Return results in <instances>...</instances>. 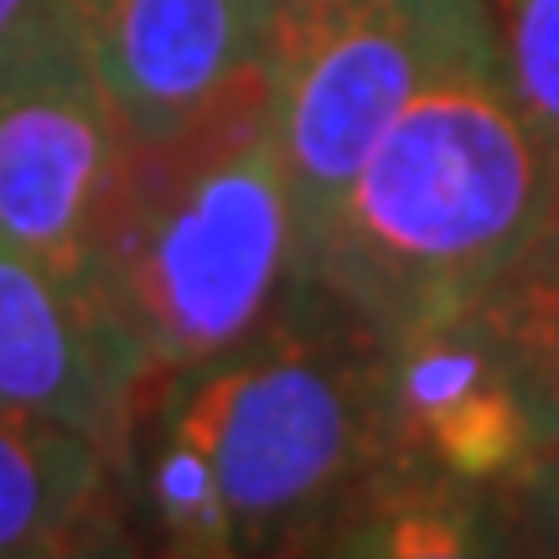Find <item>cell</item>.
I'll list each match as a JSON object with an SVG mask.
<instances>
[{"mask_svg":"<svg viewBox=\"0 0 559 559\" xmlns=\"http://www.w3.org/2000/svg\"><path fill=\"white\" fill-rule=\"evenodd\" d=\"M559 171L508 88L498 32L445 62L362 160L306 280L389 337L472 311L549 218Z\"/></svg>","mask_w":559,"mask_h":559,"instance_id":"6da1fadb","label":"cell"},{"mask_svg":"<svg viewBox=\"0 0 559 559\" xmlns=\"http://www.w3.org/2000/svg\"><path fill=\"white\" fill-rule=\"evenodd\" d=\"M300 285L296 198L264 124V79L187 140L135 145L83 280L140 394L234 353Z\"/></svg>","mask_w":559,"mask_h":559,"instance_id":"7a4b0ae2","label":"cell"},{"mask_svg":"<svg viewBox=\"0 0 559 559\" xmlns=\"http://www.w3.org/2000/svg\"><path fill=\"white\" fill-rule=\"evenodd\" d=\"M213 461L243 559H300L389 445L379 337L300 285L249 342L140 394Z\"/></svg>","mask_w":559,"mask_h":559,"instance_id":"3957f363","label":"cell"},{"mask_svg":"<svg viewBox=\"0 0 559 559\" xmlns=\"http://www.w3.org/2000/svg\"><path fill=\"white\" fill-rule=\"evenodd\" d=\"M492 32V0H275L260 79L264 124L296 198L300 275L389 124Z\"/></svg>","mask_w":559,"mask_h":559,"instance_id":"277c9868","label":"cell"},{"mask_svg":"<svg viewBox=\"0 0 559 559\" xmlns=\"http://www.w3.org/2000/svg\"><path fill=\"white\" fill-rule=\"evenodd\" d=\"M130 156L79 21L0 79V243L83 285Z\"/></svg>","mask_w":559,"mask_h":559,"instance_id":"5b68a950","label":"cell"},{"mask_svg":"<svg viewBox=\"0 0 559 559\" xmlns=\"http://www.w3.org/2000/svg\"><path fill=\"white\" fill-rule=\"evenodd\" d=\"M389 445L440 477L519 498L555 466V440L519 362L472 311L379 337Z\"/></svg>","mask_w":559,"mask_h":559,"instance_id":"8992f818","label":"cell"},{"mask_svg":"<svg viewBox=\"0 0 559 559\" xmlns=\"http://www.w3.org/2000/svg\"><path fill=\"white\" fill-rule=\"evenodd\" d=\"M275 0H79L83 41L135 145L218 120L260 79Z\"/></svg>","mask_w":559,"mask_h":559,"instance_id":"52a82bcc","label":"cell"},{"mask_svg":"<svg viewBox=\"0 0 559 559\" xmlns=\"http://www.w3.org/2000/svg\"><path fill=\"white\" fill-rule=\"evenodd\" d=\"M0 404L73 425L130 466L140 373L83 285L0 243Z\"/></svg>","mask_w":559,"mask_h":559,"instance_id":"ba28073f","label":"cell"},{"mask_svg":"<svg viewBox=\"0 0 559 559\" xmlns=\"http://www.w3.org/2000/svg\"><path fill=\"white\" fill-rule=\"evenodd\" d=\"M300 559H519V508L389 451Z\"/></svg>","mask_w":559,"mask_h":559,"instance_id":"9c48e42d","label":"cell"},{"mask_svg":"<svg viewBox=\"0 0 559 559\" xmlns=\"http://www.w3.org/2000/svg\"><path fill=\"white\" fill-rule=\"evenodd\" d=\"M115 513L124 472L99 440L0 404V559H52Z\"/></svg>","mask_w":559,"mask_h":559,"instance_id":"30bf717a","label":"cell"},{"mask_svg":"<svg viewBox=\"0 0 559 559\" xmlns=\"http://www.w3.org/2000/svg\"><path fill=\"white\" fill-rule=\"evenodd\" d=\"M124 492L145 519V559H243L213 461L156 404H135Z\"/></svg>","mask_w":559,"mask_h":559,"instance_id":"8fae6325","label":"cell"},{"mask_svg":"<svg viewBox=\"0 0 559 559\" xmlns=\"http://www.w3.org/2000/svg\"><path fill=\"white\" fill-rule=\"evenodd\" d=\"M477 317L492 326V337L508 347L523 383L534 389L559 466V192L539 234L477 300Z\"/></svg>","mask_w":559,"mask_h":559,"instance_id":"7c38bea8","label":"cell"},{"mask_svg":"<svg viewBox=\"0 0 559 559\" xmlns=\"http://www.w3.org/2000/svg\"><path fill=\"white\" fill-rule=\"evenodd\" d=\"M508 88L559 171V0H492Z\"/></svg>","mask_w":559,"mask_h":559,"instance_id":"4fadbf2b","label":"cell"},{"mask_svg":"<svg viewBox=\"0 0 559 559\" xmlns=\"http://www.w3.org/2000/svg\"><path fill=\"white\" fill-rule=\"evenodd\" d=\"M79 21V0H0V79Z\"/></svg>","mask_w":559,"mask_h":559,"instance_id":"5bb4252c","label":"cell"},{"mask_svg":"<svg viewBox=\"0 0 559 559\" xmlns=\"http://www.w3.org/2000/svg\"><path fill=\"white\" fill-rule=\"evenodd\" d=\"M519 508V559H559V487L539 477L513 498Z\"/></svg>","mask_w":559,"mask_h":559,"instance_id":"9a60e30c","label":"cell"},{"mask_svg":"<svg viewBox=\"0 0 559 559\" xmlns=\"http://www.w3.org/2000/svg\"><path fill=\"white\" fill-rule=\"evenodd\" d=\"M124 519H130V513H115V519L99 523L88 539H79L73 549H62V555H52V559H145L135 528Z\"/></svg>","mask_w":559,"mask_h":559,"instance_id":"2e32d148","label":"cell"},{"mask_svg":"<svg viewBox=\"0 0 559 559\" xmlns=\"http://www.w3.org/2000/svg\"><path fill=\"white\" fill-rule=\"evenodd\" d=\"M544 477H549V481H555V487H559V466H549V472H544Z\"/></svg>","mask_w":559,"mask_h":559,"instance_id":"e0dca14e","label":"cell"}]
</instances>
